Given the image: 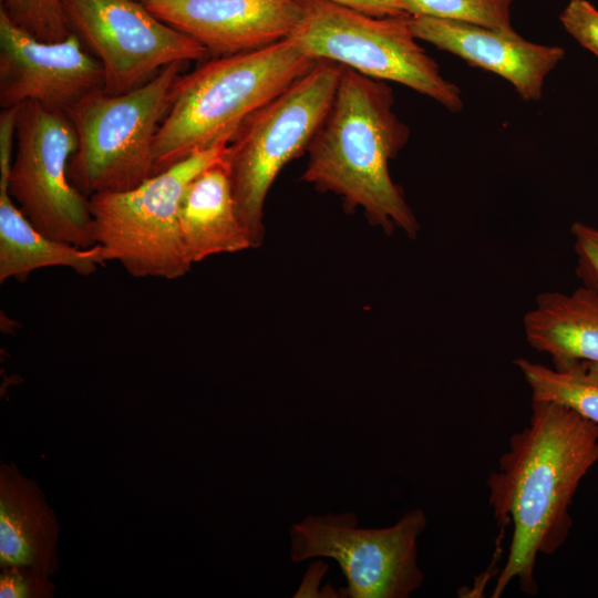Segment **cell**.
<instances>
[{
	"label": "cell",
	"mask_w": 598,
	"mask_h": 598,
	"mask_svg": "<svg viewBox=\"0 0 598 598\" xmlns=\"http://www.w3.org/2000/svg\"><path fill=\"white\" fill-rule=\"evenodd\" d=\"M598 462V425L554 403L532 401L529 423L509 439L497 471L487 480L488 503L498 526L513 524L506 563L495 582L498 598L513 579L535 595L538 555L565 543L575 493Z\"/></svg>",
	"instance_id": "1"
},
{
	"label": "cell",
	"mask_w": 598,
	"mask_h": 598,
	"mask_svg": "<svg viewBox=\"0 0 598 598\" xmlns=\"http://www.w3.org/2000/svg\"><path fill=\"white\" fill-rule=\"evenodd\" d=\"M393 104L385 81L342 65L333 102L307 148L302 179L338 195L350 210L362 209L386 234L400 229L415 238L419 221L389 169L410 135Z\"/></svg>",
	"instance_id": "2"
},
{
	"label": "cell",
	"mask_w": 598,
	"mask_h": 598,
	"mask_svg": "<svg viewBox=\"0 0 598 598\" xmlns=\"http://www.w3.org/2000/svg\"><path fill=\"white\" fill-rule=\"evenodd\" d=\"M318 60L292 38L213 56L179 75L154 143V175L192 154L230 142L238 126L310 71Z\"/></svg>",
	"instance_id": "3"
},
{
	"label": "cell",
	"mask_w": 598,
	"mask_h": 598,
	"mask_svg": "<svg viewBox=\"0 0 598 598\" xmlns=\"http://www.w3.org/2000/svg\"><path fill=\"white\" fill-rule=\"evenodd\" d=\"M342 65L315 66L250 114L227 144L224 161L251 248L262 244L266 197L281 169L307 151L333 102Z\"/></svg>",
	"instance_id": "4"
},
{
	"label": "cell",
	"mask_w": 598,
	"mask_h": 598,
	"mask_svg": "<svg viewBox=\"0 0 598 598\" xmlns=\"http://www.w3.org/2000/svg\"><path fill=\"white\" fill-rule=\"evenodd\" d=\"M183 63L123 94L97 90L66 113L78 137L68 174L84 196L131 190L154 175L155 137Z\"/></svg>",
	"instance_id": "5"
},
{
	"label": "cell",
	"mask_w": 598,
	"mask_h": 598,
	"mask_svg": "<svg viewBox=\"0 0 598 598\" xmlns=\"http://www.w3.org/2000/svg\"><path fill=\"white\" fill-rule=\"evenodd\" d=\"M228 143L196 152L131 190L89 197L93 238L109 259L136 278L185 276L193 264L181 236L179 205L188 184L223 156Z\"/></svg>",
	"instance_id": "6"
},
{
	"label": "cell",
	"mask_w": 598,
	"mask_h": 598,
	"mask_svg": "<svg viewBox=\"0 0 598 598\" xmlns=\"http://www.w3.org/2000/svg\"><path fill=\"white\" fill-rule=\"evenodd\" d=\"M298 1L303 17L290 38L312 59L406 85L452 112L462 110L460 89L416 42L411 14L377 18L329 0Z\"/></svg>",
	"instance_id": "7"
},
{
	"label": "cell",
	"mask_w": 598,
	"mask_h": 598,
	"mask_svg": "<svg viewBox=\"0 0 598 598\" xmlns=\"http://www.w3.org/2000/svg\"><path fill=\"white\" fill-rule=\"evenodd\" d=\"M426 516L415 508L383 528L359 527L354 513L308 515L289 529L290 560H336L347 580L339 590L349 598H408L421 588L417 539Z\"/></svg>",
	"instance_id": "8"
},
{
	"label": "cell",
	"mask_w": 598,
	"mask_h": 598,
	"mask_svg": "<svg viewBox=\"0 0 598 598\" xmlns=\"http://www.w3.org/2000/svg\"><path fill=\"white\" fill-rule=\"evenodd\" d=\"M16 141L8 192L21 213L48 237L82 248L96 245L89 198L68 174L78 147L68 114L21 104Z\"/></svg>",
	"instance_id": "9"
},
{
	"label": "cell",
	"mask_w": 598,
	"mask_h": 598,
	"mask_svg": "<svg viewBox=\"0 0 598 598\" xmlns=\"http://www.w3.org/2000/svg\"><path fill=\"white\" fill-rule=\"evenodd\" d=\"M71 30L100 61L103 92L118 95L174 62L204 60L208 50L136 0H62Z\"/></svg>",
	"instance_id": "10"
},
{
	"label": "cell",
	"mask_w": 598,
	"mask_h": 598,
	"mask_svg": "<svg viewBox=\"0 0 598 598\" xmlns=\"http://www.w3.org/2000/svg\"><path fill=\"white\" fill-rule=\"evenodd\" d=\"M100 61L76 33L54 42L39 40L0 9L1 109L34 102L68 113L89 94L103 90Z\"/></svg>",
	"instance_id": "11"
},
{
	"label": "cell",
	"mask_w": 598,
	"mask_h": 598,
	"mask_svg": "<svg viewBox=\"0 0 598 598\" xmlns=\"http://www.w3.org/2000/svg\"><path fill=\"white\" fill-rule=\"evenodd\" d=\"M148 10L210 56L254 51L288 39L303 17L298 0H146Z\"/></svg>",
	"instance_id": "12"
},
{
	"label": "cell",
	"mask_w": 598,
	"mask_h": 598,
	"mask_svg": "<svg viewBox=\"0 0 598 598\" xmlns=\"http://www.w3.org/2000/svg\"><path fill=\"white\" fill-rule=\"evenodd\" d=\"M414 37L468 64L507 80L525 101H538L545 78L565 55L563 48L529 42L515 31L467 22L410 16Z\"/></svg>",
	"instance_id": "13"
},
{
	"label": "cell",
	"mask_w": 598,
	"mask_h": 598,
	"mask_svg": "<svg viewBox=\"0 0 598 598\" xmlns=\"http://www.w3.org/2000/svg\"><path fill=\"white\" fill-rule=\"evenodd\" d=\"M59 523L39 485L12 464L0 467V566L48 576L59 568Z\"/></svg>",
	"instance_id": "14"
},
{
	"label": "cell",
	"mask_w": 598,
	"mask_h": 598,
	"mask_svg": "<svg viewBox=\"0 0 598 598\" xmlns=\"http://www.w3.org/2000/svg\"><path fill=\"white\" fill-rule=\"evenodd\" d=\"M178 223L192 264L214 255L251 248L237 214L224 154L186 187L179 205Z\"/></svg>",
	"instance_id": "15"
},
{
	"label": "cell",
	"mask_w": 598,
	"mask_h": 598,
	"mask_svg": "<svg viewBox=\"0 0 598 598\" xmlns=\"http://www.w3.org/2000/svg\"><path fill=\"white\" fill-rule=\"evenodd\" d=\"M525 338L554 365L598 362V290L582 285L571 292L545 291L523 318Z\"/></svg>",
	"instance_id": "16"
},
{
	"label": "cell",
	"mask_w": 598,
	"mask_h": 598,
	"mask_svg": "<svg viewBox=\"0 0 598 598\" xmlns=\"http://www.w3.org/2000/svg\"><path fill=\"white\" fill-rule=\"evenodd\" d=\"M110 261L106 249L96 244L82 248L40 233L13 203L0 193V281H24L45 267H65L87 276Z\"/></svg>",
	"instance_id": "17"
},
{
	"label": "cell",
	"mask_w": 598,
	"mask_h": 598,
	"mask_svg": "<svg viewBox=\"0 0 598 598\" xmlns=\"http://www.w3.org/2000/svg\"><path fill=\"white\" fill-rule=\"evenodd\" d=\"M532 401L564 405L598 425V362L576 360L548 368L525 358L514 360Z\"/></svg>",
	"instance_id": "18"
},
{
	"label": "cell",
	"mask_w": 598,
	"mask_h": 598,
	"mask_svg": "<svg viewBox=\"0 0 598 598\" xmlns=\"http://www.w3.org/2000/svg\"><path fill=\"white\" fill-rule=\"evenodd\" d=\"M513 0H400L411 16L467 22L485 28L515 31L511 23Z\"/></svg>",
	"instance_id": "19"
},
{
	"label": "cell",
	"mask_w": 598,
	"mask_h": 598,
	"mask_svg": "<svg viewBox=\"0 0 598 598\" xmlns=\"http://www.w3.org/2000/svg\"><path fill=\"white\" fill-rule=\"evenodd\" d=\"M0 9L14 24L42 41H61L72 32L62 0H1Z\"/></svg>",
	"instance_id": "20"
},
{
	"label": "cell",
	"mask_w": 598,
	"mask_h": 598,
	"mask_svg": "<svg viewBox=\"0 0 598 598\" xmlns=\"http://www.w3.org/2000/svg\"><path fill=\"white\" fill-rule=\"evenodd\" d=\"M53 592L54 585L43 573L19 566L2 568L1 598H49Z\"/></svg>",
	"instance_id": "21"
},
{
	"label": "cell",
	"mask_w": 598,
	"mask_h": 598,
	"mask_svg": "<svg viewBox=\"0 0 598 598\" xmlns=\"http://www.w3.org/2000/svg\"><path fill=\"white\" fill-rule=\"evenodd\" d=\"M566 31L598 56V10L587 0H570L559 16Z\"/></svg>",
	"instance_id": "22"
},
{
	"label": "cell",
	"mask_w": 598,
	"mask_h": 598,
	"mask_svg": "<svg viewBox=\"0 0 598 598\" xmlns=\"http://www.w3.org/2000/svg\"><path fill=\"white\" fill-rule=\"evenodd\" d=\"M576 255V275L582 285L598 290V227L576 221L570 228Z\"/></svg>",
	"instance_id": "23"
},
{
	"label": "cell",
	"mask_w": 598,
	"mask_h": 598,
	"mask_svg": "<svg viewBox=\"0 0 598 598\" xmlns=\"http://www.w3.org/2000/svg\"><path fill=\"white\" fill-rule=\"evenodd\" d=\"M19 109L20 105L4 107L0 112V193L8 192Z\"/></svg>",
	"instance_id": "24"
},
{
	"label": "cell",
	"mask_w": 598,
	"mask_h": 598,
	"mask_svg": "<svg viewBox=\"0 0 598 598\" xmlns=\"http://www.w3.org/2000/svg\"><path fill=\"white\" fill-rule=\"evenodd\" d=\"M364 14L385 18L409 14L400 0H329Z\"/></svg>",
	"instance_id": "25"
},
{
	"label": "cell",
	"mask_w": 598,
	"mask_h": 598,
	"mask_svg": "<svg viewBox=\"0 0 598 598\" xmlns=\"http://www.w3.org/2000/svg\"><path fill=\"white\" fill-rule=\"evenodd\" d=\"M328 570V565L321 560L313 561L301 581L293 597H321L320 582Z\"/></svg>",
	"instance_id": "26"
},
{
	"label": "cell",
	"mask_w": 598,
	"mask_h": 598,
	"mask_svg": "<svg viewBox=\"0 0 598 598\" xmlns=\"http://www.w3.org/2000/svg\"><path fill=\"white\" fill-rule=\"evenodd\" d=\"M136 1H141V2H144V1H146V0H136Z\"/></svg>",
	"instance_id": "27"
}]
</instances>
